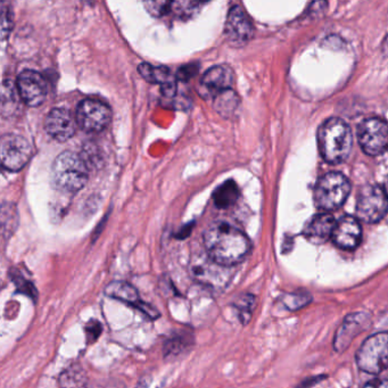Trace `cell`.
<instances>
[{
  "label": "cell",
  "mask_w": 388,
  "mask_h": 388,
  "mask_svg": "<svg viewBox=\"0 0 388 388\" xmlns=\"http://www.w3.org/2000/svg\"><path fill=\"white\" fill-rule=\"evenodd\" d=\"M203 245L211 259L229 268L243 262L251 251L246 234L225 221L213 222L205 229Z\"/></svg>",
  "instance_id": "obj_1"
},
{
  "label": "cell",
  "mask_w": 388,
  "mask_h": 388,
  "mask_svg": "<svg viewBox=\"0 0 388 388\" xmlns=\"http://www.w3.org/2000/svg\"><path fill=\"white\" fill-rule=\"evenodd\" d=\"M318 142L321 155L330 164L348 160L352 149V133L348 124L341 119L331 117L319 129Z\"/></svg>",
  "instance_id": "obj_2"
},
{
  "label": "cell",
  "mask_w": 388,
  "mask_h": 388,
  "mask_svg": "<svg viewBox=\"0 0 388 388\" xmlns=\"http://www.w3.org/2000/svg\"><path fill=\"white\" fill-rule=\"evenodd\" d=\"M52 178L59 191L75 193L87 185L89 170L80 155L71 151H63L54 161Z\"/></svg>",
  "instance_id": "obj_3"
},
{
  "label": "cell",
  "mask_w": 388,
  "mask_h": 388,
  "mask_svg": "<svg viewBox=\"0 0 388 388\" xmlns=\"http://www.w3.org/2000/svg\"><path fill=\"white\" fill-rule=\"evenodd\" d=\"M189 274L200 285L214 290H225L232 279L231 268L216 262L205 250L197 251L191 255Z\"/></svg>",
  "instance_id": "obj_4"
},
{
  "label": "cell",
  "mask_w": 388,
  "mask_h": 388,
  "mask_svg": "<svg viewBox=\"0 0 388 388\" xmlns=\"http://www.w3.org/2000/svg\"><path fill=\"white\" fill-rule=\"evenodd\" d=\"M350 191L351 184L344 174L338 172L327 173L315 186V205L321 210H337L345 203Z\"/></svg>",
  "instance_id": "obj_5"
},
{
  "label": "cell",
  "mask_w": 388,
  "mask_h": 388,
  "mask_svg": "<svg viewBox=\"0 0 388 388\" xmlns=\"http://www.w3.org/2000/svg\"><path fill=\"white\" fill-rule=\"evenodd\" d=\"M359 369L370 375H379L388 367V333L370 336L357 352Z\"/></svg>",
  "instance_id": "obj_6"
},
{
  "label": "cell",
  "mask_w": 388,
  "mask_h": 388,
  "mask_svg": "<svg viewBox=\"0 0 388 388\" xmlns=\"http://www.w3.org/2000/svg\"><path fill=\"white\" fill-rule=\"evenodd\" d=\"M388 212V196L382 187L366 185L357 196V216L361 221L376 223Z\"/></svg>",
  "instance_id": "obj_7"
},
{
  "label": "cell",
  "mask_w": 388,
  "mask_h": 388,
  "mask_svg": "<svg viewBox=\"0 0 388 388\" xmlns=\"http://www.w3.org/2000/svg\"><path fill=\"white\" fill-rule=\"evenodd\" d=\"M111 108L97 99H84L77 108V126L88 133H98L111 121Z\"/></svg>",
  "instance_id": "obj_8"
},
{
  "label": "cell",
  "mask_w": 388,
  "mask_h": 388,
  "mask_svg": "<svg viewBox=\"0 0 388 388\" xmlns=\"http://www.w3.org/2000/svg\"><path fill=\"white\" fill-rule=\"evenodd\" d=\"M359 142L364 153L371 156L388 151V124L380 119H367L357 129Z\"/></svg>",
  "instance_id": "obj_9"
},
{
  "label": "cell",
  "mask_w": 388,
  "mask_h": 388,
  "mask_svg": "<svg viewBox=\"0 0 388 388\" xmlns=\"http://www.w3.org/2000/svg\"><path fill=\"white\" fill-rule=\"evenodd\" d=\"M1 164L3 169L17 172L28 164L32 149L27 139L17 135H5L1 138Z\"/></svg>",
  "instance_id": "obj_10"
},
{
  "label": "cell",
  "mask_w": 388,
  "mask_h": 388,
  "mask_svg": "<svg viewBox=\"0 0 388 388\" xmlns=\"http://www.w3.org/2000/svg\"><path fill=\"white\" fill-rule=\"evenodd\" d=\"M371 324V317L366 312H355L350 313L343 320L338 329L336 330L334 337V348L336 352L343 353L348 350L351 343L357 336L367 330Z\"/></svg>",
  "instance_id": "obj_11"
},
{
  "label": "cell",
  "mask_w": 388,
  "mask_h": 388,
  "mask_svg": "<svg viewBox=\"0 0 388 388\" xmlns=\"http://www.w3.org/2000/svg\"><path fill=\"white\" fill-rule=\"evenodd\" d=\"M104 292L107 297L119 299L121 302L138 308L139 311L142 312L151 320H156L161 317L158 308L142 301L138 290L131 283L121 281H112L105 287Z\"/></svg>",
  "instance_id": "obj_12"
},
{
  "label": "cell",
  "mask_w": 388,
  "mask_h": 388,
  "mask_svg": "<svg viewBox=\"0 0 388 388\" xmlns=\"http://www.w3.org/2000/svg\"><path fill=\"white\" fill-rule=\"evenodd\" d=\"M234 80V72L229 66H213L210 70H207L200 79V95L205 99H214L223 91L230 90Z\"/></svg>",
  "instance_id": "obj_13"
},
{
  "label": "cell",
  "mask_w": 388,
  "mask_h": 388,
  "mask_svg": "<svg viewBox=\"0 0 388 388\" xmlns=\"http://www.w3.org/2000/svg\"><path fill=\"white\" fill-rule=\"evenodd\" d=\"M17 91L22 100L30 106H40L47 97V84L40 73L33 70H25L17 77Z\"/></svg>",
  "instance_id": "obj_14"
},
{
  "label": "cell",
  "mask_w": 388,
  "mask_h": 388,
  "mask_svg": "<svg viewBox=\"0 0 388 388\" xmlns=\"http://www.w3.org/2000/svg\"><path fill=\"white\" fill-rule=\"evenodd\" d=\"M253 25L246 13L239 6L231 7L225 25V36L230 45L241 47L253 37Z\"/></svg>",
  "instance_id": "obj_15"
},
{
  "label": "cell",
  "mask_w": 388,
  "mask_h": 388,
  "mask_svg": "<svg viewBox=\"0 0 388 388\" xmlns=\"http://www.w3.org/2000/svg\"><path fill=\"white\" fill-rule=\"evenodd\" d=\"M77 120L66 108H53L45 120V129L57 142H66L75 135Z\"/></svg>",
  "instance_id": "obj_16"
},
{
  "label": "cell",
  "mask_w": 388,
  "mask_h": 388,
  "mask_svg": "<svg viewBox=\"0 0 388 388\" xmlns=\"http://www.w3.org/2000/svg\"><path fill=\"white\" fill-rule=\"evenodd\" d=\"M203 3L197 1H147L144 3L147 12L154 17L163 19L172 16L177 19H188L194 15Z\"/></svg>",
  "instance_id": "obj_17"
},
{
  "label": "cell",
  "mask_w": 388,
  "mask_h": 388,
  "mask_svg": "<svg viewBox=\"0 0 388 388\" xmlns=\"http://www.w3.org/2000/svg\"><path fill=\"white\" fill-rule=\"evenodd\" d=\"M333 241L336 246L346 251L355 250L361 243L362 229L360 223L353 216H343L336 223L333 232Z\"/></svg>",
  "instance_id": "obj_18"
},
{
  "label": "cell",
  "mask_w": 388,
  "mask_h": 388,
  "mask_svg": "<svg viewBox=\"0 0 388 388\" xmlns=\"http://www.w3.org/2000/svg\"><path fill=\"white\" fill-rule=\"evenodd\" d=\"M337 222L329 213H320L312 218L303 231L305 238L311 243L324 244L333 237L334 229Z\"/></svg>",
  "instance_id": "obj_19"
},
{
  "label": "cell",
  "mask_w": 388,
  "mask_h": 388,
  "mask_svg": "<svg viewBox=\"0 0 388 388\" xmlns=\"http://www.w3.org/2000/svg\"><path fill=\"white\" fill-rule=\"evenodd\" d=\"M194 344V334L191 331H185V330L174 331L164 342V359L173 361L179 357H185L191 351Z\"/></svg>",
  "instance_id": "obj_20"
},
{
  "label": "cell",
  "mask_w": 388,
  "mask_h": 388,
  "mask_svg": "<svg viewBox=\"0 0 388 388\" xmlns=\"http://www.w3.org/2000/svg\"><path fill=\"white\" fill-rule=\"evenodd\" d=\"M138 71L144 79L151 84H158L163 86L165 91H173L176 89V77L170 68L165 66H154L149 63H142L138 66Z\"/></svg>",
  "instance_id": "obj_21"
},
{
  "label": "cell",
  "mask_w": 388,
  "mask_h": 388,
  "mask_svg": "<svg viewBox=\"0 0 388 388\" xmlns=\"http://www.w3.org/2000/svg\"><path fill=\"white\" fill-rule=\"evenodd\" d=\"M59 388H89L86 370L79 364H71L59 377Z\"/></svg>",
  "instance_id": "obj_22"
},
{
  "label": "cell",
  "mask_w": 388,
  "mask_h": 388,
  "mask_svg": "<svg viewBox=\"0 0 388 388\" xmlns=\"http://www.w3.org/2000/svg\"><path fill=\"white\" fill-rule=\"evenodd\" d=\"M239 195L241 193H239L237 184L232 180H229L216 189L213 194V200H214L216 207L225 210L236 204L239 198Z\"/></svg>",
  "instance_id": "obj_23"
},
{
  "label": "cell",
  "mask_w": 388,
  "mask_h": 388,
  "mask_svg": "<svg viewBox=\"0 0 388 388\" xmlns=\"http://www.w3.org/2000/svg\"><path fill=\"white\" fill-rule=\"evenodd\" d=\"M239 98L234 90H227L214 98V108L223 117H231L236 114L239 107Z\"/></svg>",
  "instance_id": "obj_24"
},
{
  "label": "cell",
  "mask_w": 388,
  "mask_h": 388,
  "mask_svg": "<svg viewBox=\"0 0 388 388\" xmlns=\"http://www.w3.org/2000/svg\"><path fill=\"white\" fill-rule=\"evenodd\" d=\"M255 305V296L252 295V294L239 295L232 302V306L237 311L238 318H239L241 324H247L250 322Z\"/></svg>",
  "instance_id": "obj_25"
},
{
  "label": "cell",
  "mask_w": 388,
  "mask_h": 388,
  "mask_svg": "<svg viewBox=\"0 0 388 388\" xmlns=\"http://www.w3.org/2000/svg\"><path fill=\"white\" fill-rule=\"evenodd\" d=\"M19 97V91L16 93L12 81L3 80V96H1V112H3V117H6V114L10 115L13 112L16 111V107L19 105V102H17Z\"/></svg>",
  "instance_id": "obj_26"
},
{
  "label": "cell",
  "mask_w": 388,
  "mask_h": 388,
  "mask_svg": "<svg viewBox=\"0 0 388 388\" xmlns=\"http://www.w3.org/2000/svg\"><path fill=\"white\" fill-rule=\"evenodd\" d=\"M10 277L19 293L31 297L34 302L38 301V290H36L33 283L27 279L21 272L17 271V270H10Z\"/></svg>",
  "instance_id": "obj_27"
},
{
  "label": "cell",
  "mask_w": 388,
  "mask_h": 388,
  "mask_svg": "<svg viewBox=\"0 0 388 388\" xmlns=\"http://www.w3.org/2000/svg\"><path fill=\"white\" fill-rule=\"evenodd\" d=\"M312 297L306 292H296V293L286 294L283 297V303L290 311H299L306 305L310 304Z\"/></svg>",
  "instance_id": "obj_28"
},
{
  "label": "cell",
  "mask_w": 388,
  "mask_h": 388,
  "mask_svg": "<svg viewBox=\"0 0 388 388\" xmlns=\"http://www.w3.org/2000/svg\"><path fill=\"white\" fill-rule=\"evenodd\" d=\"M84 331H86L87 343L88 344H94V343L97 342V339L102 335V324L98 320H96V319L89 320L86 327H84Z\"/></svg>",
  "instance_id": "obj_29"
},
{
  "label": "cell",
  "mask_w": 388,
  "mask_h": 388,
  "mask_svg": "<svg viewBox=\"0 0 388 388\" xmlns=\"http://www.w3.org/2000/svg\"><path fill=\"white\" fill-rule=\"evenodd\" d=\"M1 17H3V21H1V37H3V39H6L13 28L12 10H10V6H8L6 3H3V5H1Z\"/></svg>",
  "instance_id": "obj_30"
},
{
  "label": "cell",
  "mask_w": 388,
  "mask_h": 388,
  "mask_svg": "<svg viewBox=\"0 0 388 388\" xmlns=\"http://www.w3.org/2000/svg\"><path fill=\"white\" fill-rule=\"evenodd\" d=\"M90 388H126L124 382H121L120 379L107 378L104 380H97L94 382Z\"/></svg>",
  "instance_id": "obj_31"
},
{
  "label": "cell",
  "mask_w": 388,
  "mask_h": 388,
  "mask_svg": "<svg viewBox=\"0 0 388 388\" xmlns=\"http://www.w3.org/2000/svg\"><path fill=\"white\" fill-rule=\"evenodd\" d=\"M198 72V65L189 64L186 65L184 68H180L178 71L177 77L181 80H189L191 77H194L195 74Z\"/></svg>",
  "instance_id": "obj_32"
},
{
  "label": "cell",
  "mask_w": 388,
  "mask_h": 388,
  "mask_svg": "<svg viewBox=\"0 0 388 388\" xmlns=\"http://www.w3.org/2000/svg\"><path fill=\"white\" fill-rule=\"evenodd\" d=\"M364 388H388V380L385 379H376L364 385Z\"/></svg>",
  "instance_id": "obj_33"
},
{
  "label": "cell",
  "mask_w": 388,
  "mask_h": 388,
  "mask_svg": "<svg viewBox=\"0 0 388 388\" xmlns=\"http://www.w3.org/2000/svg\"><path fill=\"white\" fill-rule=\"evenodd\" d=\"M382 52L385 55L388 56V36L385 38V40L382 43Z\"/></svg>",
  "instance_id": "obj_34"
},
{
  "label": "cell",
  "mask_w": 388,
  "mask_h": 388,
  "mask_svg": "<svg viewBox=\"0 0 388 388\" xmlns=\"http://www.w3.org/2000/svg\"><path fill=\"white\" fill-rule=\"evenodd\" d=\"M147 386H148V382H146V379H145L144 382H139L138 387L137 388H148Z\"/></svg>",
  "instance_id": "obj_35"
},
{
  "label": "cell",
  "mask_w": 388,
  "mask_h": 388,
  "mask_svg": "<svg viewBox=\"0 0 388 388\" xmlns=\"http://www.w3.org/2000/svg\"><path fill=\"white\" fill-rule=\"evenodd\" d=\"M384 191H385L386 195L388 196V178L386 179L385 186H384Z\"/></svg>",
  "instance_id": "obj_36"
}]
</instances>
